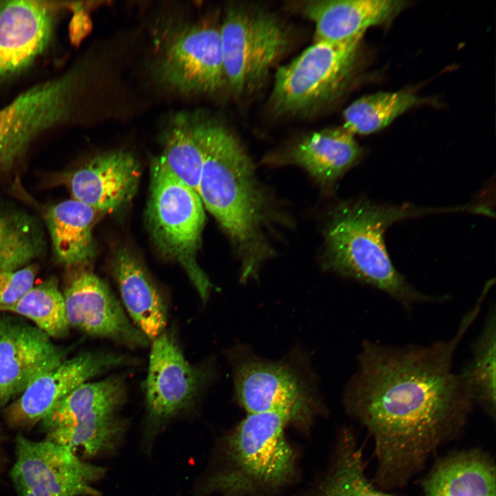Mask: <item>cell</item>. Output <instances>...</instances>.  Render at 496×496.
I'll use <instances>...</instances> for the list:
<instances>
[{"label": "cell", "instance_id": "6da1fadb", "mask_svg": "<svg viewBox=\"0 0 496 496\" xmlns=\"http://www.w3.org/2000/svg\"><path fill=\"white\" fill-rule=\"evenodd\" d=\"M482 302L478 298L447 341L425 347L364 342L344 403L373 441L378 487L405 485L464 425L475 404L453 361Z\"/></svg>", "mask_w": 496, "mask_h": 496}, {"label": "cell", "instance_id": "7a4b0ae2", "mask_svg": "<svg viewBox=\"0 0 496 496\" xmlns=\"http://www.w3.org/2000/svg\"><path fill=\"white\" fill-rule=\"evenodd\" d=\"M204 161L198 194L230 238L241 260L243 281L257 275L271 249L267 196L236 136L218 123L201 122Z\"/></svg>", "mask_w": 496, "mask_h": 496}, {"label": "cell", "instance_id": "3957f363", "mask_svg": "<svg viewBox=\"0 0 496 496\" xmlns=\"http://www.w3.org/2000/svg\"><path fill=\"white\" fill-rule=\"evenodd\" d=\"M431 211L382 206L364 200L342 204L327 229V265L384 292L406 309L446 300V296L425 294L411 285L393 265L384 240V231L393 223Z\"/></svg>", "mask_w": 496, "mask_h": 496}, {"label": "cell", "instance_id": "277c9868", "mask_svg": "<svg viewBox=\"0 0 496 496\" xmlns=\"http://www.w3.org/2000/svg\"><path fill=\"white\" fill-rule=\"evenodd\" d=\"M289 422L288 415L277 412L249 413L226 437L224 466L206 478L200 492L251 496L286 485L296 464L285 435Z\"/></svg>", "mask_w": 496, "mask_h": 496}, {"label": "cell", "instance_id": "5b68a950", "mask_svg": "<svg viewBox=\"0 0 496 496\" xmlns=\"http://www.w3.org/2000/svg\"><path fill=\"white\" fill-rule=\"evenodd\" d=\"M127 397L121 375L81 384L40 422L45 439L87 457L114 452L127 430V420L118 413Z\"/></svg>", "mask_w": 496, "mask_h": 496}, {"label": "cell", "instance_id": "8992f818", "mask_svg": "<svg viewBox=\"0 0 496 496\" xmlns=\"http://www.w3.org/2000/svg\"><path fill=\"white\" fill-rule=\"evenodd\" d=\"M149 192L147 217L153 242L180 265L205 304L213 285L196 260L205 218L201 199L158 157L151 164Z\"/></svg>", "mask_w": 496, "mask_h": 496}, {"label": "cell", "instance_id": "52a82bcc", "mask_svg": "<svg viewBox=\"0 0 496 496\" xmlns=\"http://www.w3.org/2000/svg\"><path fill=\"white\" fill-rule=\"evenodd\" d=\"M214 376L209 361L196 364L186 358L176 331L166 328L150 342L144 396V443L147 449L171 420L192 411Z\"/></svg>", "mask_w": 496, "mask_h": 496}, {"label": "cell", "instance_id": "ba28073f", "mask_svg": "<svg viewBox=\"0 0 496 496\" xmlns=\"http://www.w3.org/2000/svg\"><path fill=\"white\" fill-rule=\"evenodd\" d=\"M362 37L314 41L279 68L269 98L271 112L276 116L304 114L331 103L349 79Z\"/></svg>", "mask_w": 496, "mask_h": 496}, {"label": "cell", "instance_id": "9c48e42d", "mask_svg": "<svg viewBox=\"0 0 496 496\" xmlns=\"http://www.w3.org/2000/svg\"><path fill=\"white\" fill-rule=\"evenodd\" d=\"M220 34L225 85L237 96L260 86L289 43L281 21L254 6L229 8Z\"/></svg>", "mask_w": 496, "mask_h": 496}, {"label": "cell", "instance_id": "30bf717a", "mask_svg": "<svg viewBox=\"0 0 496 496\" xmlns=\"http://www.w3.org/2000/svg\"><path fill=\"white\" fill-rule=\"evenodd\" d=\"M105 473L66 446L17 436L10 477L19 496H98L93 484Z\"/></svg>", "mask_w": 496, "mask_h": 496}, {"label": "cell", "instance_id": "8fae6325", "mask_svg": "<svg viewBox=\"0 0 496 496\" xmlns=\"http://www.w3.org/2000/svg\"><path fill=\"white\" fill-rule=\"evenodd\" d=\"M79 77L70 72L37 84L0 109V173L10 170L41 132L70 116Z\"/></svg>", "mask_w": 496, "mask_h": 496}, {"label": "cell", "instance_id": "7c38bea8", "mask_svg": "<svg viewBox=\"0 0 496 496\" xmlns=\"http://www.w3.org/2000/svg\"><path fill=\"white\" fill-rule=\"evenodd\" d=\"M138 364L131 355L106 349L83 352L65 359L32 382L6 409L8 423L28 428L41 422L65 397L81 384L112 369Z\"/></svg>", "mask_w": 496, "mask_h": 496}, {"label": "cell", "instance_id": "4fadbf2b", "mask_svg": "<svg viewBox=\"0 0 496 496\" xmlns=\"http://www.w3.org/2000/svg\"><path fill=\"white\" fill-rule=\"evenodd\" d=\"M63 295L70 327L130 349L150 344L109 286L95 274L82 271L74 275Z\"/></svg>", "mask_w": 496, "mask_h": 496}, {"label": "cell", "instance_id": "5bb4252c", "mask_svg": "<svg viewBox=\"0 0 496 496\" xmlns=\"http://www.w3.org/2000/svg\"><path fill=\"white\" fill-rule=\"evenodd\" d=\"M160 76L183 93L210 94L225 85L220 28L196 24L178 30L159 63Z\"/></svg>", "mask_w": 496, "mask_h": 496}, {"label": "cell", "instance_id": "9a60e30c", "mask_svg": "<svg viewBox=\"0 0 496 496\" xmlns=\"http://www.w3.org/2000/svg\"><path fill=\"white\" fill-rule=\"evenodd\" d=\"M234 384L238 402L249 413L277 412L303 424L311 419L313 398L297 374L285 364L248 360L236 370Z\"/></svg>", "mask_w": 496, "mask_h": 496}, {"label": "cell", "instance_id": "2e32d148", "mask_svg": "<svg viewBox=\"0 0 496 496\" xmlns=\"http://www.w3.org/2000/svg\"><path fill=\"white\" fill-rule=\"evenodd\" d=\"M65 360V353L36 326L0 315V407Z\"/></svg>", "mask_w": 496, "mask_h": 496}, {"label": "cell", "instance_id": "e0dca14e", "mask_svg": "<svg viewBox=\"0 0 496 496\" xmlns=\"http://www.w3.org/2000/svg\"><path fill=\"white\" fill-rule=\"evenodd\" d=\"M140 165L131 153L114 150L97 155L83 166L56 176L72 198L102 212H112L129 203L136 192Z\"/></svg>", "mask_w": 496, "mask_h": 496}, {"label": "cell", "instance_id": "ac0fdd59", "mask_svg": "<svg viewBox=\"0 0 496 496\" xmlns=\"http://www.w3.org/2000/svg\"><path fill=\"white\" fill-rule=\"evenodd\" d=\"M59 7L52 1H0V81L25 69L45 50Z\"/></svg>", "mask_w": 496, "mask_h": 496}, {"label": "cell", "instance_id": "d6986e66", "mask_svg": "<svg viewBox=\"0 0 496 496\" xmlns=\"http://www.w3.org/2000/svg\"><path fill=\"white\" fill-rule=\"evenodd\" d=\"M122 305L135 326L151 342L166 328L169 302L143 263L127 249L118 250L112 264Z\"/></svg>", "mask_w": 496, "mask_h": 496}, {"label": "cell", "instance_id": "ffe728a7", "mask_svg": "<svg viewBox=\"0 0 496 496\" xmlns=\"http://www.w3.org/2000/svg\"><path fill=\"white\" fill-rule=\"evenodd\" d=\"M395 0H313L303 2L300 11L315 25L314 41L340 42L363 36L404 6Z\"/></svg>", "mask_w": 496, "mask_h": 496}, {"label": "cell", "instance_id": "44dd1931", "mask_svg": "<svg viewBox=\"0 0 496 496\" xmlns=\"http://www.w3.org/2000/svg\"><path fill=\"white\" fill-rule=\"evenodd\" d=\"M495 476V463L484 452H455L433 466L422 481V496H496Z\"/></svg>", "mask_w": 496, "mask_h": 496}, {"label": "cell", "instance_id": "7402d4cb", "mask_svg": "<svg viewBox=\"0 0 496 496\" xmlns=\"http://www.w3.org/2000/svg\"><path fill=\"white\" fill-rule=\"evenodd\" d=\"M97 211L73 198L50 206L44 215L55 260L65 266L83 265L95 254L92 229Z\"/></svg>", "mask_w": 496, "mask_h": 496}, {"label": "cell", "instance_id": "603a6c76", "mask_svg": "<svg viewBox=\"0 0 496 496\" xmlns=\"http://www.w3.org/2000/svg\"><path fill=\"white\" fill-rule=\"evenodd\" d=\"M361 149L344 128H328L302 138L289 150L288 159L322 184H331L358 161Z\"/></svg>", "mask_w": 496, "mask_h": 496}, {"label": "cell", "instance_id": "cb8c5ba5", "mask_svg": "<svg viewBox=\"0 0 496 496\" xmlns=\"http://www.w3.org/2000/svg\"><path fill=\"white\" fill-rule=\"evenodd\" d=\"M45 240L40 222L28 211L0 204V271H13L41 256Z\"/></svg>", "mask_w": 496, "mask_h": 496}, {"label": "cell", "instance_id": "d4e9b609", "mask_svg": "<svg viewBox=\"0 0 496 496\" xmlns=\"http://www.w3.org/2000/svg\"><path fill=\"white\" fill-rule=\"evenodd\" d=\"M496 314L487 313L482 329L472 347V355L460 374L474 404H478L493 419L495 417Z\"/></svg>", "mask_w": 496, "mask_h": 496}, {"label": "cell", "instance_id": "484cf974", "mask_svg": "<svg viewBox=\"0 0 496 496\" xmlns=\"http://www.w3.org/2000/svg\"><path fill=\"white\" fill-rule=\"evenodd\" d=\"M316 496H397L368 479L361 448L351 433L340 441L335 462Z\"/></svg>", "mask_w": 496, "mask_h": 496}, {"label": "cell", "instance_id": "4316f807", "mask_svg": "<svg viewBox=\"0 0 496 496\" xmlns=\"http://www.w3.org/2000/svg\"><path fill=\"white\" fill-rule=\"evenodd\" d=\"M419 101L413 93L408 91L380 92L363 96L344 110L343 128L352 134L365 135L378 132Z\"/></svg>", "mask_w": 496, "mask_h": 496}, {"label": "cell", "instance_id": "83f0119b", "mask_svg": "<svg viewBox=\"0 0 496 496\" xmlns=\"http://www.w3.org/2000/svg\"><path fill=\"white\" fill-rule=\"evenodd\" d=\"M1 311L30 319L50 338H62L69 332L63 295L54 277L34 285L17 302Z\"/></svg>", "mask_w": 496, "mask_h": 496}, {"label": "cell", "instance_id": "f1b7e54d", "mask_svg": "<svg viewBox=\"0 0 496 496\" xmlns=\"http://www.w3.org/2000/svg\"><path fill=\"white\" fill-rule=\"evenodd\" d=\"M158 158L176 178L198 193L204 161L201 122L178 121Z\"/></svg>", "mask_w": 496, "mask_h": 496}, {"label": "cell", "instance_id": "f546056e", "mask_svg": "<svg viewBox=\"0 0 496 496\" xmlns=\"http://www.w3.org/2000/svg\"><path fill=\"white\" fill-rule=\"evenodd\" d=\"M38 271L35 265L13 271H0V311L17 302L34 285Z\"/></svg>", "mask_w": 496, "mask_h": 496}, {"label": "cell", "instance_id": "4dcf8cb0", "mask_svg": "<svg viewBox=\"0 0 496 496\" xmlns=\"http://www.w3.org/2000/svg\"><path fill=\"white\" fill-rule=\"evenodd\" d=\"M2 460H3V454H2V451H1V439H0V475H1V467L3 465Z\"/></svg>", "mask_w": 496, "mask_h": 496}]
</instances>
